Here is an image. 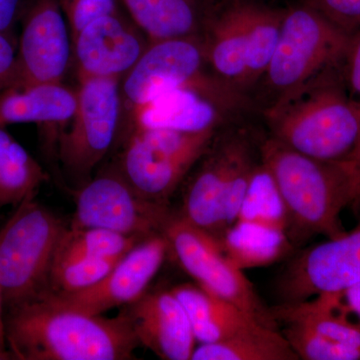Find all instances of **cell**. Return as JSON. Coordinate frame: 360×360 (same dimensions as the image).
<instances>
[{
  "label": "cell",
  "mask_w": 360,
  "mask_h": 360,
  "mask_svg": "<svg viewBox=\"0 0 360 360\" xmlns=\"http://www.w3.org/2000/svg\"><path fill=\"white\" fill-rule=\"evenodd\" d=\"M6 340L15 359L127 360L139 342L129 317L56 307L41 296L9 307Z\"/></svg>",
  "instance_id": "6da1fadb"
},
{
  "label": "cell",
  "mask_w": 360,
  "mask_h": 360,
  "mask_svg": "<svg viewBox=\"0 0 360 360\" xmlns=\"http://www.w3.org/2000/svg\"><path fill=\"white\" fill-rule=\"evenodd\" d=\"M259 153L283 201L291 245L319 234L335 238L347 232L341 212L360 202L356 167L307 158L274 137L260 144Z\"/></svg>",
  "instance_id": "7a4b0ae2"
},
{
  "label": "cell",
  "mask_w": 360,
  "mask_h": 360,
  "mask_svg": "<svg viewBox=\"0 0 360 360\" xmlns=\"http://www.w3.org/2000/svg\"><path fill=\"white\" fill-rule=\"evenodd\" d=\"M272 137L300 155L335 165L360 161V103L333 72L262 111Z\"/></svg>",
  "instance_id": "3957f363"
},
{
  "label": "cell",
  "mask_w": 360,
  "mask_h": 360,
  "mask_svg": "<svg viewBox=\"0 0 360 360\" xmlns=\"http://www.w3.org/2000/svg\"><path fill=\"white\" fill-rule=\"evenodd\" d=\"M283 14L258 0H217L202 33L213 77L248 99L274 56Z\"/></svg>",
  "instance_id": "277c9868"
},
{
  "label": "cell",
  "mask_w": 360,
  "mask_h": 360,
  "mask_svg": "<svg viewBox=\"0 0 360 360\" xmlns=\"http://www.w3.org/2000/svg\"><path fill=\"white\" fill-rule=\"evenodd\" d=\"M350 37L303 2L284 9L274 56L257 84L265 92L262 111L343 65Z\"/></svg>",
  "instance_id": "5b68a950"
},
{
  "label": "cell",
  "mask_w": 360,
  "mask_h": 360,
  "mask_svg": "<svg viewBox=\"0 0 360 360\" xmlns=\"http://www.w3.org/2000/svg\"><path fill=\"white\" fill-rule=\"evenodd\" d=\"M65 222L33 200L0 231V288L9 307L45 292Z\"/></svg>",
  "instance_id": "8992f818"
},
{
  "label": "cell",
  "mask_w": 360,
  "mask_h": 360,
  "mask_svg": "<svg viewBox=\"0 0 360 360\" xmlns=\"http://www.w3.org/2000/svg\"><path fill=\"white\" fill-rule=\"evenodd\" d=\"M219 130L129 129L118 172L144 198L167 203Z\"/></svg>",
  "instance_id": "52a82bcc"
},
{
  "label": "cell",
  "mask_w": 360,
  "mask_h": 360,
  "mask_svg": "<svg viewBox=\"0 0 360 360\" xmlns=\"http://www.w3.org/2000/svg\"><path fill=\"white\" fill-rule=\"evenodd\" d=\"M170 252L198 285L222 300L233 303L269 328L277 329L272 309L258 296L243 269L225 255L217 239L172 217L165 231Z\"/></svg>",
  "instance_id": "ba28073f"
},
{
  "label": "cell",
  "mask_w": 360,
  "mask_h": 360,
  "mask_svg": "<svg viewBox=\"0 0 360 360\" xmlns=\"http://www.w3.org/2000/svg\"><path fill=\"white\" fill-rule=\"evenodd\" d=\"M70 129L59 139V158L68 174L89 176L108 155L122 122L120 80L85 78L77 90Z\"/></svg>",
  "instance_id": "9c48e42d"
},
{
  "label": "cell",
  "mask_w": 360,
  "mask_h": 360,
  "mask_svg": "<svg viewBox=\"0 0 360 360\" xmlns=\"http://www.w3.org/2000/svg\"><path fill=\"white\" fill-rule=\"evenodd\" d=\"M172 217L167 203L144 198L117 170L99 175L77 191L70 226L96 227L146 238L165 233Z\"/></svg>",
  "instance_id": "30bf717a"
},
{
  "label": "cell",
  "mask_w": 360,
  "mask_h": 360,
  "mask_svg": "<svg viewBox=\"0 0 360 360\" xmlns=\"http://www.w3.org/2000/svg\"><path fill=\"white\" fill-rule=\"evenodd\" d=\"M212 73L198 78L144 104L130 113L131 129H163L205 132L224 127L226 115L248 103Z\"/></svg>",
  "instance_id": "8fae6325"
},
{
  "label": "cell",
  "mask_w": 360,
  "mask_h": 360,
  "mask_svg": "<svg viewBox=\"0 0 360 360\" xmlns=\"http://www.w3.org/2000/svg\"><path fill=\"white\" fill-rule=\"evenodd\" d=\"M18 87L63 84L73 59L70 25L56 0H30L21 7Z\"/></svg>",
  "instance_id": "7c38bea8"
},
{
  "label": "cell",
  "mask_w": 360,
  "mask_h": 360,
  "mask_svg": "<svg viewBox=\"0 0 360 360\" xmlns=\"http://www.w3.org/2000/svg\"><path fill=\"white\" fill-rule=\"evenodd\" d=\"M169 251L165 234L142 239L94 285L70 293L44 292L56 307L84 314L101 315L108 310L136 302L146 293Z\"/></svg>",
  "instance_id": "4fadbf2b"
},
{
  "label": "cell",
  "mask_w": 360,
  "mask_h": 360,
  "mask_svg": "<svg viewBox=\"0 0 360 360\" xmlns=\"http://www.w3.org/2000/svg\"><path fill=\"white\" fill-rule=\"evenodd\" d=\"M359 283L360 219L352 231L297 255L281 274L278 293L283 303H295L328 293L342 295Z\"/></svg>",
  "instance_id": "5bb4252c"
},
{
  "label": "cell",
  "mask_w": 360,
  "mask_h": 360,
  "mask_svg": "<svg viewBox=\"0 0 360 360\" xmlns=\"http://www.w3.org/2000/svg\"><path fill=\"white\" fill-rule=\"evenodd\" d=\"M201 37L151 41L131 70L120 80L122 116L205 72Z\"/></svg>",
  "instance_id": "9a60e30c"
},
{
  "label": "cell",
  "mask_w": 360,
  "mask_h": 360,
  "mask_svg": "<svg viewBox=\"0 0 360 360\" xmlns=\"http://www.w3.org/2000/svg\"><path fill=\"white\" fill-rule=\"evenodd\" d=\"M72 63L78 79L122 80L136 65L150 40L131 18L120 11L99 16L72 39Z\"/></svg>",
  "instance_id": "2e32d148"
},
{
  "label": "cell",
  "mask_w": 360,
  "mask_h": 360,
  "mask_svg": "<svg viewBox=\"0 0 360 360\" xmlns=\"http://www.w3.org/2000/svg\"><path fill=\"white\" fill-rule=\"evenodd\" d=\"M220 130L201 158V165L187 186L179 214L187 224L219 243L225 233L221 205L227 180L234 161L250 141L248 134L240 130L219 134Z\"/></svg>",
  "instance_id": "e0dca14e"
},
{
  "label": "cell",
  "mask_w": 360,
  "mask_h": 360,
  "mask_svg": "<svg viewBox=\"0 0 360 360\" xmlns=\"http://www.w3.org/2000/svg\"><path fill=\"white\" fill-rule=\"evenodd\" d=\"M123 314L139 345L162 359H191L195 336L184 305L172 290L144 293Z\"/></svg>",
  "instance_id": "ac0fdd59"
},
{
  "label": "cell",
  "mask_w": 360,
  "mask_h": 360,
  "mask_svg": "<svg viewBox=\"0 0 360 360\" xmlns=\"http://www.w3.org/2000/svg\"><path fill=\"white\" fill-rule=\"evenodd\" d=\"M130 18L151 41L202 37L217 0H122Z\"/></svg>",
  "instance_id": "d6986e66"
},
{
  "label": "cell",
  "mask_w": 360,
  "mask_h": 360,
  "mask_svg": "<svg viewBox=\"0 0 360 360\" xmlns=\"http://www.w3.org/2000/svg\"><path fill=\"white\" fill-rule=\"evenodd\" d=\"M172 291L184 305L200 345L219 342L264 326L245 310L200 285L181 284Z\"/></svg>",
  "instance_id": "ffe728a7"
},
{
  "label": "cell",
  "mask_w": 360,
  "mask_h": 360,
  "mask_svg": "<svg viewBox=\"0 0 360 360\" xmlns=\"http://www.w3.org/2000/svg\"><path fill=\"white\" fill-rule=\"evenodd\" d=\"M77 105V90L63 84L4 90L0 92V127L14 123L63 125L71 122Z\"/></svg>",
  "instance_id": "44dd1931"
},
{
  "label": "cell",
  "mask_w": 360,
  "mask_h": 360,
  "mask_svg": "<svg viewBox=\"0 0 360 360\" xmlns=\"http://www.w3.org/2000/svg\"><path fill=\"white\" fill-rule=\"evenodd\" d=\"M277 323H295L315 333L360 349V323L349 319L342 295L328 293L295 303H283L272 309Z\"/></svg>",
  "instance_id": "7402d4cb"
},
{
  "label": "cell",
  "mask_w": 360,
  "mask_h": 360,
  "mask_svg": "<svg viewBox=\"0 0 360 360\" xmlns=\"http://www.w3.org/2000/svg\"><path fill=\"white\" fill-rule=\"evenodd\" d=\"M225 255L240 269L265 266L290 251L285 232L265 225L236 221L220 240Z\"/></svg>",
  "instance_id": "603a6c76"
},
{
  "label": "cell",
  "mask_w": 360,
  "mask_h": 360,
  "mask_svg": "<svg viewBox=\"0 0 360 360\" xmlns=\"http://www.w3.org/2000/svg\"><path fill=\"white\" fill-rule=\"evenodd\" d=\"M47 180L41 165L6 127H0V206L18 207L33 200Z\"/></svg>",
  "instance_id": "cb8c5ba5"
},
{
  "label": "cell",
  "mask_w": 360,
  "mask_h": 360,
  "mask_svg": "<svg viewBox=\"0 0 360 360\" xmlns=\"http://www.w3.org/2000/svg\"><path fill=\"white\" fill-rule=\"evenodd\" d=\"M193 360H297L290 343L277 329L260 326L194 349Z\"/></svg>",
  "instance_id": "d4e9b609"
},
{
  "label": "cell",
  "mask_w": 360,
  "mask_h": 360,
  "mask_svg": "<svg viewBox=\"0 0 360 360\" xmlns=\"http://www.w3.org/2000/svg\"><path fill=\"white\" fill-rule=\"evenodd\" d=\"M142 239L108 229L68 226L59 241L53 264L78 258H120Z\"/></svg>",
  "instance_id": "484cf974"
},
{
  "label": "cell",
  "mask_w": 360,
  "mask_h": 360,
  "mask_svg": "<svg viewBox=\"0 0 360 360\" xmlns=\"http://www.w3.org/2000/svg\"><path fill=\"white\" fill-rule=\"evenodd\" d=\"M238 221L265 225L286 233L283 201L271 175L262 160L255 168Z\"/></svg>",
  "instance_id": "4316f807"
},
{
  "label": "cell",
  "mask_w": 360,
  "mask_h": 360,
  "mask_svg": "<svg viewBox=\"0 0 360 360\" xmlns=\"http://www.w3.org/2000/svg\"><path fill=\"white\" fill-rule=\"evenodd\" d=\"M122 257L78 258L54 264L45 292L70 293L90 288L103 279Z\"/></svg>",
  "instance_id": "83f0119b"
},
{
  "label": "cell",
  "mask_w": 360,
  "mask_h": 360,
  "mask_svg": "<svg viewBox=\"0 0 360 360\" xmlns=\"http://www.w3.org/2000/svg\"><path fill=\"white\" fill-rule=\"evenodd\" d=\"M283 333L298 359L360 360V349L341 345L295 323H284Z\"/></svg>",
  "instance_id": "f1b7e54d"
},
{
  "label": "cell",
  "mask_w": 360,
  "mask_h": 360,
  "mask_svg": "<svg viewBox=\"0 0 360 360\" xmlns=\"http://www.w3.org/2000/svg\"><path fill=\"white\" fill-rule=\"evenodd\" d=\"M75 39L78 32L99 16L117 11V0H56Z\"/></svg>",
  "instance_id": "f546056e"
},
{
  "label": "cell",
  "mask_w": 360,
  "mask_h": 360,
  "mask_svg": "<svg viewBox=\"0 0 360 360\" xmlns=\"http://www.w3.org/2000/svg\"><path fill=\"white\" fill-rule=\"evenodd\" d=\"M302 2L349 34L360 27V0H303Z\"/></svg>",
  "instance_id": "4dcf8cb0"
},
{
  "label": "cell",
  "mask_w": 360,
  "mask_h": 360,
  "mask_svg": "<svg viewBox=\"0 0 360 360\" xmlns=\"http://www.w3.org/2000/svg\"><path fill=\"white\" fill-rule=\"evenodd\" d=\"M18 87V46L11 32H0V92Z\"/></svg>",
  "instance_id": "1f68e13d"
},
{
  "label": "cell",
  "mask_w": 360,
  "mask_h": 360,
  "mask_svg": "<svg viewBox=\"0 0 360 360\" xmlns=\"http://www.w3.org/2000/svg\"><path fill=\"white\" fill-rule=\"evenodd\" d=\"M343 65L348 94L360 103V27L350 37L349 47Z\"/></svg>",
  "instance_id": "d6a6232c"
},
{
  "label": "cell",
  "mask_w": 360,
  "mask_h": 360,
  "mask_svg": "<svg viewBox=\"0 0 360 360\" xmlns=\"http://www.w3.org/2000/svg\"><path fill=\"white\" fill-rule=\"evenodd\" d=\"M22 4V0H0V32H11Z\"/></svg>",
  "instance_id": "836d02e7"
},
{
  "label": "cell",
  "mask_w": 360,
  "mask_h": 360,
  "mask_svg": "<svg viewBox=\"0 0 360 360\" xmlns=\"http://www.w3.org/2000/svg\"><path fill=\"white\" fill-rule=\"evenodd\" d=\"M342 300L349 314L356 316L360 323V283L342 293Z\"/></svg>",
  "instance_id": "e575fe53"
},
{
  "label": "cell",
  "mask_w": 360,
  "mask_h": 360,
  "mask_svg": "<svg viewBox=\"0 0 360 360\" xmlns=\"http://www.w3.org/2000/svg\"><path fill=\"white\" fill-rule=\"evenodd\" d=\"M4 304V295H2L1 288H0V347H6V322L4 321V315H2V307Z\"/></svg>",
  "instance_id": "d590c367"
},
{
  "label": "cell",
  "mask_w": 360,
  "mask_h": 360,
  "mask_svg": "<svg viewBox=\"0 0 360 360\" xmlns=\"http://www.w3.org/2000/svg\"><path fill=\"white\" fill-rule=\"evenodd\" d=\"M15 359L11 350H6V347H0V360Z\"/></svg>",
  "instance_id": "8d00e7d4"
},
{
  "label": "cell",
  "mask_w": 360,
  "mask_h": 360,
  "mask_svg": "<svg viewBox=\"0 0 360 360\" xmlns=\"http://www.w3.org/2000/svg\"><path fill=\"white\" fill-rule=\"evenodd\" d=\"M356 170H357V175H359V184H360V161L359 162V165H356ZM359 205H360V202H359Z\"/></svg>",
  "instance_id": "74e56055"
}]
</instances>
